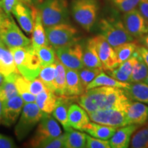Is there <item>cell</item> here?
<instances>
[{"instance_id": "obj_1", "label": "cell", "mask_w": 148, "mask_h": 148, "mask_svg": "<svg viewBox=\"0 0 148 148\" xmlns=\"http://www.w3.org/2000/svg\"><path fill=\"white\" fill-rule=\"evenodd\" d=\"M130 99L125 89L112 86H98L84 91L77 103L87 112L100 110L116 109L124 110Z\"/></svg>"}, {"instance_id": "obj_2", "label": "cell", "mask_w": 148, "mask_h": 148, "mask_svg": "<svg viewBox=\"0 0 148 148\" xmlns=\"http://www.w3.org/2000/svg\"><path fill=\"white\" fill-rule=\"evenodd\" d=\"M9 49L13 55L17 71L22 76L29 80L38 77L42 66L40 59L32 45Z\"/></svg>"}, {"instance_id": "obj_3", "label": "cell", "mask_w": 148, "mask_h": 148, "mask_svg": "<svg viewBox=\"0 0 148 148\" xmlns=\"http://www.w3.org/2000/svg\"><path fill=\"white\" fill-rule=\"evenodd\" d=\"M38 9L45 27L69 23L67 0H43Z\"/></svg>"}, {"instance_id": "obj_4", "label": "cell", "mask_w": 148, "mask_h": 148, "mask_svg": "<svg viewBox=\"0 0 148 148\" xmlns=\"http://www.w3.org/2000/svg\"><path fill=\"white\" fill-rule=\"evenodd\" d=\"M99 28L101 34L112 47L134 40L125 29L123 21L114 16L101 18L99 22Z\"/></svg>"}, {"instance_id": "obj_5", "label": "cell", "mask_w": 148, "mask_h": 148, "mask_svg": "<svg viewBox=\"0 0 148 148\" xmlns=\"http://www.w3.org/2000/svg\"><path fill=\"white\" fill-rule=\"evenodd\" d=\"M71 10L75 21L89 32L97 20L99 2L98 0H72Z\"/></svg>"}, {"instance_id": "obj_6", "label": "cell", "mask_w": 148, "mask_h": 148, "mask_svg": "<svg viewBox=\"0 0 148 148\" xmlns=\"http://www.w3.org/2000/svg\"><path fill=\"white\" fill-rule=\"evenodd\" d=\"M0 36L8 48L32 45L31 40L23 34L10 14H5L0 20Z\"/></svg>"}, {"instance_id": "obj_7", "label": "cell", "mask_w": 148, "mask_h": 148, "mask_svg": "<svg viewBox=\"0 0 148 148\" xmlns=\"http://www.w3.org/2000/svg\"><path fill=\"white\" fill-rule=\"evenodd\" d=\"M45 29L49 44L55 50L72 45L79 39L77 29L69 23L46 27Z\"/></svg>"}, {"instance_id": "obj_8", "label": "cell", "mask_w": 148, "mask_h": 148, "mask_svg": "<svg viewBox=\"0 0 148 148\" xmlns=\"http://www.w3.org/2000/svg\"><path fill=\"white\" fill-rule=\"evenodd\" d=\"M35 102L25 103L21 111L19 121L15 127V134L18 140L24 139L32 131L35 125L39 123L44 115Z\"/></svg>"}, {"instance_id": "obj_9", "label": "cell", "mask_w": 148, "mask_h": 148, "mask_svg": "<svg viewBox=\"0 0 148 148\" xmlns=\"http://www.w3.org/2000/svg\"><path fill=\"white\" fill-rule=\"evenodd\" d=\"M61 134L62 130L57 120L49 115V114H44L40 120L34 136L29 140V146L38 147V145L42 140L57 137Z\"/></svg>"}, {"instance_id": "obj_10", "label": "cell", "mask_w": 148, "mask_h": 148, "mask_svg": "<svg viewBox=\"0 0 148 148\" xmlns=\"http://www.w3.org/2000/svg\"><path fill=\"white\" fill-rule=\"evenodd\" d=\"M83 51L84 47L77 42L56 49V54L66 68L79 70L84 66L83 63Z\"/></svg>"}, {"instance_id": "obj_11", "label": "cell", "mask_w": 148, "mask_h": 148, "mask_svg": "<svg viewBox=\"0 0 148 148\" xmlns=\"http://www.w3.org/2000/svg\"><path fill=\"white\" fill-rule=\"evenodd\" d=\"M92 121L108 126L118 127L127 125L125 111L116 109L100 110L88 112Z\"/></svg>"}, {"instance_id": "obj_12", "label": "cell", "mask_w": 148, "mask_h": 148, "mask_svg": "<svg viewBox=\"0 0 148 148\" xmlns=\"http://www.w3.org/2000/svg\"><path fill=\"white\" fill-rule=\"evenodd\" d=\"M95 42L97 54L102 64L103 69L110 71L117 67V63L114 48L101 34L92 37Z\"/></svg>"}, {"instance_id": "obj_13", "label": "cell", "mask_w": 148, "mask_h": 148, "mask_svg": "<svg viewBox=\"0 0 148 148\" xmlns=\"http://www.w3.org/2000/svg\"><path fill=\"white\" fill-rule=\"evenodd\" d=\"M36 8L33 6H29L26 3L18 0L11 13L15 16L20 26L25 32L30 34L32 33L34 25L35 13Z\"/></svg>"}, {"instance_id": "obj_14", "label": "cell", "mask_w": 148, "mask_h": 148, "mask_svg": "<svg viewBox=\"0 0 148 148\" xmlns=\"http://www.w3.org/2000/svg\"><path fill=\"white\" fill-rule=\"evenodd\" d=\"M122 21L129 34L134 38H140L148 32L144 18L138 9H133L123 14Z\"/></svg>"}, {"instance_id": "obj_15", "label": "cell", "mask_w": 148, "mask_h": 148, "mask_svg": "<svg viewBox=\"0 0 148 148\" xmlns=\"http://www.w3.org/2000/svg\"><path fill=\"white\" fill-rule=\"evenodd\" d=\"M23 99L19 95L3 101L1 123L6 126H10L15 123L23 109Z\"/></svg>"}, {"instance_id": "obj_16", "label": "cell", "mask_w": 148, "mask_h": 148, "mask_svg": "<svg viewBox=\"0 0 148 148\" xmlns=\"http://www.w3.org/2000/svg\"><path fill=\"white\" fill-rule=\"evenodd\" d=\"M127 125H141L148 119V106L140 101H130L125 110Z\"/></svg>"}, {"instance_id": "obj_17", "label": "cell", "mask_w": 148, "mask_h": 148, "mask_svg": "<svg viewBox=\"0 0 148 148\" xmlns=\"http://www.w3.org/2000/svg\"><path fill=\"white\" fill-rule=\"evenodd\" d=\"M73 101V97L66 96H58L52 115L62 125L65 131L72 129L68 121V110Z\"/></svg>"}, {"instance_id": "obj_18", "label": "cell", "mask_w": 148, "mask_h": 148, "mask_svg": "<svg viewBox=\"0 0 148 148\" xmlns=\"http://www.w3.org/2000/svg\"><path fill=\"white\" fill-rule=\"evenodd\" d=\"M138 127V125L130 124L116 128L115 132L109 140L110 147H128L131 140V136Z\"/></svg>"}, {"instance_id": "obj_19", "label": "cell", "mask_w": 148, "mask_h": 148, "mask_svg": "<svg viewBox=\"0 0 148 148\" xmlns=\"http://www.w3.org/2000/svg\"><path fill=\"white\" fill-rule=\"evenodd\" d=\"M68 121L72 128L83 130L90 122V118L86 110L75 103L70 105L68 110Z\"/></svg>"}, {"instance_id": "obj_20", "label": "cell", "mask_w": 148, "mask_h": 148, "mask_svg": "<svg viewBox=\"0 0 148 148\" xmlns=\"http://www.w3.org/2000/svg\"><path fill=\"white\" fill-rule=\"evenodd\" d=\"M84 91L85 89L79 76L78 70L66 68L65 96L71 97H78Z\"/></svg>"}, {"instance_id": "obj_21", "label": "cell", "mask_w": 148, "mask_h": 148, "mask_svg": "<svg viewBox=\"0 0 148 148\" xmlns=\"http://www.w3.org/2000/svg\"><path fill=\"white\" fill-rule=\"evenodd\" d=\"M31 41H32V47L34 50L42 46L49 45L47 36H46L45 27L42 21L40 10L38 8H36V13H35L34 25Z\"/></svg>"}, {"instance_id": "obj_22", "label": "cell", "mask_w": 148, "mask_h": 148, "mask_svg": "<svg viewBox=\"0 0 148 148\" xmlns=\"http://www.w3.org/2000/svg\"><path fill=\"white\" fill-rule=\"evenodd\" d=\"M137 56L138 50L136 49L130 58L120 64L115 69L110 71V76L121 82H130L133 68L138 61Z\"/></svg>"}, {"instance_id": "obj_23", "label": "cell", "mask_w": 148, "mask_h": 148, "mask_svg": "<svg viewBox=\"0 0 148 148\" xmlns=\"http://www.w3.org/2000/svg\"><path fill=\"white\" fill-rule=\"evenodd\" d=\"M83 63L86 67L102 68V64L97 54L95 42L92 38L87 40L84 48Z\"/></svg>"}, {"instance_id": "obj_24", "label": "cell", "mask_w": 148, "mask_h": 148, "mask_svg": "<svg viewBox=\"0 0 148 148\" xmlns=\"http://www.w3.org/2000/svg\"><path fill=\"white\" fill-rule=\"evenodd\" d=\"M14 72L18 71L10 49L5 45H0V73L7 76Z\"/></svg>"}, {"instance_id": "obj_25", "label": "cell", "mask_w": 148, "mask_h": 148, "mask_svg": "<svg viewBox=\"0 0 148 148\" xmlns=\"http://www.w3.org/2000/svg\"><path fill=\"white\" fill-rule=\"evenodd\" d=\"M116 130V127L99 124L92 121L89 122L84 127L82 131H84L93 137L103 140H108L112 137Z\"/></svg>"}, {"instance_id": "obj_26", "label": "cell", "mask_w": 148, "mask_h": 148, "mask_svg": "<svg viewBox=\"0 0 148 148\" xmlns=\"http://www.w3.org/2000/svg\"><path fill=\"white\" fill-rule=\"evenodd\" d=\"M129 82H121L114 79V77L108 76L107 74L101 71L97 77H95L86 88V90H89L90 88L98 87V86H112V87L119 88L122 89H127L129 88ZM85 90V91H86Z\"/></svg>"}, {"instance_id": "obj_27", "label": "cell", "mask_w": 148, "mask_h": 148, "mask_svg": "<svg viewBox=\"0 0 148 148\" xmlns=\"http://www.w3.org/2000/svg\"><path fill=\"white\" fill-rule=\"evenodd\" d=\"M58 95L54 92L46 89L36 96L35 103L42 112L45 114L52 113L55 108Z\"/></svg>"}, {"instance_id": "obj_28", "label": "cell", "mask_w": 148, "mask_h": 148, "mask_svg": "<svg viewBox=\"0 0 148 148\" xmlns=\"http://www.w3.org/2000/svg\"><path fill=\"white\" fill-rule=\"evenodd\" d=\"M125 90L127 96L133 100L148 104L147 83L143 82L132 83Z\"/></svg>"}, {"instance_id": "obj_29", "label": "cell", "mask_w": 148, "mask_h": 148, "mask_svg": "<svg viewBox=\"0 0 148 148\" xmlns=\"http://www.w3.org/2000/svg\"><path fill=\"white\" fill-rule=\"evenodd\" d=\"M29 82L30 80L25 78L17 73L14 76V84L19 95L25 103L35 102L36 96L29 92Z\"/></svg>"}, {"instance_id": "obj_30", "label": "cell", "mask_w": 148, "mask_h": 148, "mask_svg": "<svg viewBox=\"0 0 148 148\" xmlns=\"http://www.w3.org/2000/svg\"><path fill=\"white\" fill-rule=\"evenodd\" d=\"M64 147L66 148L85 147L86 143V134L84 133L74 130L72 128L66 131L64 134Z\"/></svg>"}, {"instance_id": "obj_31", "label": "cell", "mask_w": 148, "mask_h": 148, "mask_svg": "<svg viewBox=\"0 0 148 148\" xmlns=\"http://www.w3.org/2000/svg\"><path fill=\"white\" fill-rule=\"evenodd\" d=\"M56 72L55 77V93L58 96H65L66 90V68L59 59L56 58Z\"/></svg>"}, {"instance_id": "obj_32", "label": "cell", "mask_w": 148, "mask_h": 148, "mask_svg": "<svg viewBox=\"0 0 148 148\" xmlns=\"http://www.w3.org/2000/svg\"><path fill=\"white\" fill-rule=\"evenodd\" d=\"M18 72H14L10 75L5 76L3 82L0 86V99L5 101L18 95L16 85L14 84V76Z\"/></svg>"}, {"instance_id": "obj_33", "label": "cell", "mask_w": 148, "mask_h": 148, "mask_svg": "<svg viewBox=\"0 0 148 148\" xmlns=\"http://www.w3.org/2000/svg\"><path fill=\"white\" fill-rule=\"evenodd\" d=\"M56 72V65L55 62L49 65L42 66L40 73L38 75L41 82L43 83L47 89L55 92V77Z\"/></svg>"}, {"instance_id": "obj_34", "label": "cell", "mask_w": 148, "mask_h": 148, "mask_svg": "<svg viewBox=\"0 0 148 148\" xmlns=\"http://www.w3.org/2000/svg\"><path fill=\"white\" fill-rule=\"evenodd\" d=\"M137 44L135 42H127L116 46L114 48L115 52L116 60L118 64L123 63V62L130 58L138 49Z\"/></svg>"}, {"instance_id": "obj_35", "label": "cell", "mask_w": 148, "mask_h": 148, "mask_svg": "<svg viewBox=\"0 0 148 148\" xmlns=\"http://www.w3.org/2000/svg\"><path fill=\"white\" fill-rule=\"evenodd\" d=\"M138 50V49H137ZM138 61L133 68L130 82L135 83L143 82L148 75V66L146 65L138 51Z\"/></svg>"}, {"instance_id": "obj_36", "label": "cell", "mask_w": 148, "mask_h": 148, "mask_svg": "<svg viewBox=\"0 0 148 148\" xmlns=\"http://www.w3.org/2000/svg\"><path fill=\"white\" fill-rule=\"evenodd\" d=\"M35 51L40 59L42 66L49 65L55 62L56 54L54 49L50 45L42 46Z\"/></svg>"}, {"instance_id": "obj_37", "label": "cell", "mask_w": 148, "mask_h": 148, "mask_svg": "<svg viewBox=\"0 0 148 148\" xmlns=\"http://www.w3.org/2000/svg\"><path fill=\"white\" fill-rule=\"evenodd\" d=\"M102 68H89L86 66L78 70L79 78L85 90L88 85L102 71Z\"/></svg>"}, {"instance_id": "obj_38", "label": "cell", "mask_w": 148, "mask_h": 148, "mask_svg": "<svg viewBox=\"0 0 148 148\" xmlns=\"http://www.w3.org/2000/svg\"><path fill=\"white\" fill-rule=\"evenodd\" d=\"M130 145L132 148H148V125L140 129L133 135Z\"/></svg>"}, {"instance_id": "obj_39", "label": "cell", "mask_w": 148, "mask_h": 148, "mask_svg": "<svg viewBox=\"0 0 148 148\" xmlns=\"http://www.w3.org/2000/svg\"><path fill=\"white\" fill-rule=\"evenodd\" d=\"M139 1L140 0H111L114 7L123 13L136 8Z\"/></svg>"}, {"instance_id": "obj_40", "label": "cell", "mask_w": 148, "mask_h": 148, "mask_svg": "<svg viewBox=\"0 0 148 148\" xmlns=\"http://www.w3.org/2000/svg\"><path fill=\"white\" fill-rule=\"evenodd\" d=\"M38 147L42 148H62L64 147V134L54 138H50L40 142Z\"/></svg>"}, {"instance_id": "obj_41", "label": "cell", "mask_w": 148, "mask_h": 148, "mask_svg": "<svg viewBox=\"0 0 148 148\" xmlns=\"http://www.w3.org/2000/svg\"><path fill=\"white\" fill-rule=\"evenodd\" d=\"M85 147L87 148H110L108 140L100 139L86 135V143Z\"/></svg>"}, {"instance_id": "obj_42", "label": "cell", "mask_w": 148, "mask_h": 148, "mask_svg": "<svg viewBox=\"0 0 148 148\" xmlns=\"http://www.w3.org/2000/svg\"><path fill=\"white\" fill-rule=\"evenodd\" d=\"M46 89H47V88L45 87L43 83L41 82V80L38 77L32 79V80H30V82H29V92L32 93L33 95L36 96Z\"/></svg>"}, {"instance_id": "obj_43", "label": "cell", "mask_w": 148, "mask_h": 148, "mask_svg": "<svg viewBox=\"0 0 148 148\" xmlns=\"http://www.w3.org/2000/svg\"><path fill=\"white\" fill-rule=\"evenodd\" d=\"M137 8L144 18L146 28L148 30V0H140Z\"/></svg>"}, {"instance_id": "obj_44", "label": "cell", "mask_w": 148, "mask_h": 148, "mask_svg": "<svg viewBox=\"0 0 148 148\" xmlns=\"http://www.w3.org/2000/svg\"><path fill=\"white\" fill-rule=\"evenodd\" d=\"M18 0H1V8L6 14H10L12 8Z\"/></svg>"}, {"instance_id": "obj_45", "label": "cell", "mask_w": 148, "mask_h": 148, "mask_svg": "<svg viewBox=\"0 0 148 148\" xmlns=\"http://www.w3.org/2000/svg\"><path fill=\"white\" fill-rule=\"evenodd\" d=\"M15 147V144L12 138L3 134H0V148H12Z\"/></svg>"}, {"instance_id": "obj_46", "label": "cell", "mask_w": 148, "mask_h": 148, "mask_svg": "<svg viewBox=\"0 0 148 148\" xmlns=\"http://www.w3.org/2000/svg\"><path fill=\"white\" fill-rule=\"evenodd\" d=\"M138 51L146 65L148 66V49L145 47H138Z\"/></svg>"}, {"instance_id": "obj_47", "label": "cell", "mask_w": 148, "mask_h": 148, "mask_svg": "<svg viewBox=\"0 0 148 148\" xmlns=\"http://www.w3.org/2000/svg\"><path fill=\"white\" fill-rule=\"evenodd\" d=\"M140 38H141V40L143 42L144 45L148 49V32L147 34H144L142 37H140Z\"/></svg>"}, {"instance_id": "obj_48", "label": "cell", "mask_w": 148, "mask_h": 148, "mask_svg": "<svg viewBox=\"0 0 148 148\" xmlns=\"http://www.w3.org/2000/svg\"><path fill=\"white\" fill-rule=\"evenodd\" d=\"M20 1H21L22 2L26 3L27 5H29V6H33V5H34L32 0H20Z\"/></svg>"}, {"instance_id": "obj_49", "label": "cell", "mask_w": 148, "mask_h": 148, "mask_svg": "<svg viewBox=\"0 0 148 148\" xmlns=\"http://www.w3.org/2000/svg\"><path fill=\"white\" fill-rule=\"evenodd\" d=\"M2 107H3V101L0 99V123L1 122V115H2Z\"/></svg>"}, {"instance_id": "obj_50", "label": "cell", "mask_w": 148, "mask_h": 148, "mask_svg": "<svg viewBox=\"0 0 148 148\" xmlns=\"http://www.w3.org/2000/svg\"><path fill=\"white\" fill-rule=\"evenodd\" d=\"M32 1L33 4L40 5V3L42 2V1H43V0H32Z\"/></svg>"}, {"instance_id": "obj_51", "label": "cell", "mask_w": 148, "mask_h": 148, "mask_svg": "<svg viewBox=\"0 0 148 148\" xmlns=\"http://www.w3.org/2000/svg\"><path fill=\"white\" fill-rule=\"evenodd\" d=\"M4 79H5V76L3 75V74L0 73V86H1V84L3 82Z\"/></svg>"}, {"instance_id": "obj_52", "label": "cell", "mask_w": 148, "mask_h": 148, "mask_svg": "<svg viewBox=\"0 0 148 148\" xmlns=\"http://www.w3.org/2000/svg\"><path fill=\"white\" fill-rule=\"evenodd\" d=\"M5 14V13L4 12V11L3 10L2 8L0 9V20L3 17V16H4Z\"/></svg>"}, {"instance_id": "obj_53", "label": "cell", "mask_w": 148, "mask_h": 148, "mask_svg": "<svg viewBox=\"0 0 148 148\" xmlns=\"http://www.w3.org/2000/svg\"><path fill=\"white\" fill-rule=\"evenodd\" d=\"M5 45V44L3 43V40H2V39H1V36H0V45Z\"/></svg>"}, {"instance_id": "obj_54", "label": "cell", "mask_w": 148, "mask_h": 148, "mask_svg": "<svg viewBox=\"0 0 148 148\" xmlns=\"http://www.w3.org/2000/svg\"><path fill=\"white\" fill-rule=\"evenodd\" d=\"M145 82H146V83H147L148 84V75L147 76V77H146L145 78Z\"/></svg>"}, {"instance_id": "obj_55", "label": "cell", "mask_w": 148, "mask_h": 148, "mask_svg": "<svg viewBox=\"0 0 148 148\" xmlns=\"http://www.w3.org/2000/svg\"><path fill=\"white\" fill-rule=\"evenodd\" d=\"M1 8V1H0V9Z\"/></svg>"}, {"instance_id": "obj_56", "label": "cell", "mask_w": 148, "mask_h": 148, "mask_svg": "<svg viewBox=\"0 0 148 148\" xmlns=\"http://www.w3.org/2000/svg\"><path fill=\"white\" fill-rule=\"evenodd\" d=\"M0 1H1V0H0Z\"/></svg>"}]
</instances>
